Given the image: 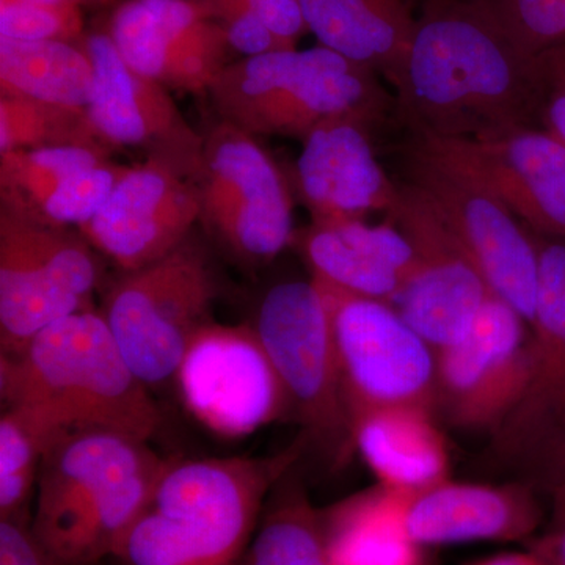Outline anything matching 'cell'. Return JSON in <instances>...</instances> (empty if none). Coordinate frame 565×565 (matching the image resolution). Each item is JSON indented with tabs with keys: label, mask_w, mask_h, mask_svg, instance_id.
<instances>
[{
	"label": "cell",
	"mask_w": 565,
	"mask_h": 565,
	"mask_svg": "<svg viewBox=\"0 0 565 565\" xmlns=\"http://www.w3.org/2000/svg\"><path fill=\"white\" fill-rule=\"evenodd\" d=\"M174 381L188 411L221 437H245L292 415L288 393L253 326L206 323Z\"/></svg>",
	"instance_id": "cell-10"
},
{
	"label": "cell",
	"mask_w": 565,
	"mask_h": 565,
	"mask_svg": "<svg viewBox=\"0 0 565 565\" xmlns=\"http://www.w3.org/2000/svg\"><path fill=\"white\" fill-rule=\"evenodd\" d=\"M411 182L437 207L490 291L531 326L539 285L533 234L478 182L416 151Z\"/></svg>",
	"instance_id": "cell-12"
},
{
	"label": "cell",
	"mask_w": 565,
	"mask_h": 565,
	"mask_svg": "<svg viewBox=\"0 0 565 565\" xmlns=\"http://www.w3.org/2000/svg\"><path fill=\"white\" fill-rule=\"evenodd\" d=\"M126 565H207L180 523L148 509L117 555Z\"/></svg>",
	"instance_id": "cell-33"
},
{
	"label": "cell",
	"mask_w": 565,
	"mask_h": 565,
	"mask_svg": "<svg viewBox=\"0 0 565 565\" xmlns=\"http://www.w3.org/2000/svg\"><path fill=\"white\" fill-rule=\"evenodd\" d=\"M95 74L76 41L0 39V96L87 109Z\"/></svg>",
	"instance_id": "cell-26"
},
{
	"label": "cell",
	"mask_w": 565,
	"mask_h": 565,
	"mask_svg": "<svg viewBox=\"0 0 565 565\" xmlns=\"http://www.w3.org/2000/svg\"><path fill=\"white\" fill-rule=\"evenodd\" d=\"M0 2L35 3V6L50 7V9L62 10V11L81 10V7L76 6V3L73 2V0H0Z\"/></svg>",
	"instance_id": "cell-43"
},
{
	"label": "cell",
	"mask_w": 565,
	"mask_h": 565,
	"mask_svg": "<svg viewBox=\"0 0 565 565\" xmlns=\"http://www.w3.org/2000/svg\"><path fill=\"white\" fill-rule=\"evenodd\" d=\"M76 6H79L81 9L84 7H88V9H103V7H110L114 3H117V0H73Z\"/></svg>",
	"instance_id": "cell-44"
},
{
	"label": "cell",
	"mask_w": 565,
	"mask_h": 565,
	"mask_svg": "<svg viewBox=\"0 0 565 565\" xmlns=\"http://www.w3.org/2000/svg\"><path fill=\"white\" fill-rule=\"evenodd\" d=\"M468 565H544L541 563L537 556L527 550L526 553H501V555H494L486 557V559L475 561V563Z\"/></svg>",
	"instance_id": "cell-42"
},
{
	"label": "cell",
	"mask_w": 565,
	"mask_h": 565,
	"mask_svg": "<svg viewBox=\"0 0 565 565\" xmlns=\"http://www.w3.org/2000/svg\"><path fill=\"white\" fill-rule=\"evenodd\" d=\"M66 429L32 407H7L0 418V520L31 522L43 457Z\"/></svg>",
	"instance_id": "cell-28"
},
{
	"label": "cell",
	"mask_w": 565,
	"mask_h": 565,
	"mask_svg": "<svg viewBox=\"0 0 565 565\" xmlns=\"http://www.w3.org/2000/svg\"><path fill=\"white\" fill-rule=\"evenodd\" d=\"M530 374V326L492 294L468 333L437 351L435 412L494 435L522 403Z\"/></svg>",
	"instance_id": "cell-11"
},
{
	"label": "cell",
	"mask_w": 565,
	"mask_h": 565,
	"mask_svg": "<svg viewBox=\"0 0 565 565\" xmlns=\"http://www.w3.org/2000/svg\"><path fill=\"white\" fill-rule=\"evenodd\" d=\"M530 552L544 565H565V520L555 530L531 539Z\"/></svg>",
	"instance_id": "cell-39"
},
{
	"label": "cell",
	"mask_w": 565,
	"mask_h": 565,
	"mask_svg": "<svg viewBox=\"0 0 565 565\" xmlns=\"http://www.w3.org/2000/svg\"><path fill=\"white\" fill-rule=\"evenodd\" d=\"M82 11H62L25 2H0V39L17 41H76L82 35Z\"/></svg>",
	"instance_id": "cell-35"
},
{
	"label": "cell",
	"mask_w": 565,
	"mask_h": 565,
	"mask_svg": "<svg viewBox=\"0 0 565 565\" xmlns=\"http://www.w3.org/2000/svg\"><path fill=\"white\" fill-rule=\"evenodd\" d=\"M0 565H70L52 555L35 534L31 522L0 520Z\"/></svg>",
	"instance_id": "cell-38"
},
{
	"label": "cell",
	"mask_w": 565,
	"mask_h": 565,
	"mask_svg": "<svg viewBox=\"0 0 565 565\" xmlns=\"http://www.w3.org/2000/svg\"><path fill=\"white\" fill-rule=\"evenodd\" d=\"M388 215L414 245L418 258L394 307L435 351L456 343L471 329L493 292L437 207L414 182L401 188L399 200Z\"/></svg>",
	"instance_id": "cell-13"
},
{
	"label": "cell",
	"mask_w": 565,
	"mask_h": 565,
	"mask_svg": "<svg viewBox=\"0 0 565 565\" xmlns=\"http://www.w3.org/2000/svg\"><path fill=\"white\" fill-rule=\"evenodd\" d=\"M84 47L95 84L87 111L93 129L107 148H140L196 178L204 137L178 109L169 88L147 79L128 65L109 33L93 32Z\"/></svg>",
	"instance_id": "cell-16"
},
{
	"label": "cell",
	"mask_w": 565,
	"mask_h": 565,
	"mask_svg": "<svg viewBox=\"0 0 565 565\" xmlns=\"http://www.w3.org/2000/svg\"><path fill=\"white\" fill-rule=\"evenodd\" d=\"M542 522L533 487L455 482L451 479L408 500L407 526L423 546L467 542L531 541Z\"/></svg>",
	"instance_id": "cell-19"
},
{
	"label": "cell",
	"mask_w": 565,
	"mask_h": 565,
	"mask_svg": "<svg viewBox=\"0 0 565 565\" xmlns=\"http://www.w3.org/2000/svg\"><path fill=\"white\" fill-rule=\"evenodd\" d=\"M355 451L377 478L396 492L418 494L449 479V452L435 412L392 407L353 424Z\"/></svg>",
	"instance_id": "cell-23"
},
{
	"label": "cell",
	"mask_w": 565,
	"mask_h": 565,
	"mask_svg": "<svg viewBox=\"0 0 565 565\" xmlns=\"http://www.w3.org/2000/svg\"><path fill=\"white\" fill-rule=\"evenodd\" d=\"M542 66H544L546 81L550 84V90L553 85L564 84L565 82V44L546 52L541 57Z\"/></svg>",
	"instance_id": "cell-41"
},
{
	"label": "cell",
	"mask_w": 565,
	"mask_h": 565,
	"mask_svg": "<svg viewBox=\"0 0 565 565\" xmlns=\"http://www.w3.org/2000/svg\"><path fill=\"white\" fill-rule=\"evenodd\" d=\"M6 407H32L63 429H102L148 441L161 412L126 362L102 311L51 323L22 351L0 353Z\"/></svg>",
	"instance_id": "cell-2"
},
{
	"label": "cell",
	"mask_w": 565,
	"mask_h": 565,
	"mask_svg": "<svg viewBox=\"0 0 565 565\" xmlns=\"http://www.w3.org/2000/svg\"><path fill=\"white\" fill-rule=\"evenodd\" d=\"M315 281L329 303L352 430L364 415L384 408L423 407L435 412L437 351L433 345L394 305Z\"/></svg>",
	"instance_id": "cell-7"
},
{
	"label": "cell",
	"mask_w": 565,
	"mask_h": 565,
	"mask_svg": "<svg viewBox=\"0 0 565 565\" xmlns=\"http://www.w3.org/2000/svg\"><path fill=\"white\" fill-rule=\"evenodd\" d=\"M367 115H343L303 137L292 180L313 223L364 221L370 212H392L397 188L382 169Z\"/></svg>",
	"instance_id": "cell-18"
},
{
	"label": "cell",
	"mask_w": 565,
	"mask_h": 565,
	"mask_svg": "<svg viewBox=\"0 0 565 565\" xmlns=\"http://www.w3.org/2000/svg\"><path fill=\"white\" fill-rule=\"evenodd\" d=\"M408 500L375 484L322 509L330 565H424L407 526Z\"/></svg>",
	"instance_id": "cell-25"
},
{
	"label": "cell",
	"mask_w": 565,
	"mask_h": 565,
	"mask_svg": "<svg viewBox=\"0 0 565 565\" xmlns=\"http://www.w3.org/2000/svg\"><path fill=\"white\" fill-rule=\"evenodd\" d=\"M215 22L225 31L230 50L243 54L244 57H256L297 47L296 44L280 39L266 22L248 11H233Z\"/></svg>",
	"instance_id": "cell-37"
},
{
	"label": "cell",
	"mask_w": 565,
	"mask_h": 565,
	"mask_svg": "<svg viewBox=\"0 0 565 565\" xmlns=\"http://www.w3.org/2000/svg\"><path fill=\"white\" fill-rule=\"evenodd\" d=\"M416 152L493 193L542 236L565 241V145L537 129L479 139L418 137Z\"/></svg>",
	"instance_id": "cell-14"
},
{
	"label": "cell",
	"mask_w": 565,
	"mask_h": 565,
	"mask_svg": "<svg viewBox=\"0 0 565 565\" xmlns=\"http://www.w3.org/2000/svg\"><path fill=\"white\" fill-rule=\"evenodd\" d=\"M535 244L539 285L530 326V382L522 403L493 435L494 451L504 459L565 411V241L541 234Z\"/></svg>",
	"instance_id": "cell-20"
},
{
	"label": "cell",
	"mask_w": 565,
	"mask_h": 565,
	"mask_svg": "<svg viewBox=\"0 0 565 565\" xmlns=\"http://www.w3.org/2000/svg\"><path fill=\"white\" fill-rule=\"evenodd\" d=\"M70 145H104L87 109L0 96V152Z\"/></svg>",
	"instance_id": "cell-30"
},
{
	"label": "cell",
	"mask_w": 565,
	"mask_h": 565,
	"mask_svg": "<svg viewBox=\"0 0 565 565\" xmlns=\"http://www.w3.org/2000/svg\"><path fill=\"white\" fill-rule=\"evenodd\" d=\"M393 85L418 137L448 139L527 128L550 93L541 58L475 0H429Z\"/></svg>",
	"instance_id": "cell-1"
},
{
	"label": "cell",
	"mask_w": 565,
	"mask_h": 565,
	"mask_svg": "<svg viewBox=\"0 0 565 565\" xmlns=\"http://www.w3.org/2000/svg\"><path fill=\"white\" fill-rule=\"evenodd\" d=\"M525 470L533 484L555 498L565 511V412L531 438L511 460Z\"/></svg>",
	"instance_id": "cell-34"
},
{
	"label": "cell",
	"mask_w": 565,
	"mask_h": 565,
	"mask_svg": "<svg viewBox=\"0 0 565 565\" xmlns=\"http://www.w3.org/2000/svg\"><path fill=\"white\" fill-rule=\"evenodd\" d=\"M109 159L110 148L104 145L0 152V210L28 215L74 173Z\"/></svg>",
	"instance_id": "cell-29"
},
{
	"label": "cell",
	"mask_w": 565,
	"mask_h": 565,
	"mask_svg": "<svg viewBox=\"0 0 565 565\" xmlns=\"http://www.w3.org/2000/svg\"><path fill=\"white\" fill-rule=\"evenodd\" d=\"M96 250L77 230L0 210V353L22 351L51 323L95 310Z\"/></svg>",
	"instance_id": "cell-8"
},
{
	"label": "cell",
	"mask_w": 565,
	"mask_h": 565,
	"mask_svg": "<svg viewBox=\"0 0 565 565\" xmlns=\"http://www.w3.org/2000/svg\"><path fill=\"white\" fill-rule=\"evenodd\" d=\"M217 282L202 244L188 237L159 262L121 273L102 315L145 385L174 379L195 334L212 321Z\"/></svg>",
	"instance_id": "cell-4"
},
{
	"label": "cell",
	"mask_w": 565,
	"mask_h": 565,
	"mask_svg": "<svg viewBox=\"0 0 565 565\" xmlns=\"http://www.w3.org/2000/svg\"><path fill=\"white\" fill-rule=\"evenodd\" d=\"M280 377L292 415L308 444L341 467L355 451L334 351L329 303L321 286L288 281L274 286L253 323Z\"/></svg>",
	"instance_id": "cell-5"
},
{
	"label": "cell",
	"mask_w": 565,
	"mask_h": 565,
	"mask_svg": "<svg viewBox=\"0 0 565 565\" xmlns=\"http://www.w3.org/2000/svg\"><path fill=\"white\" fill-rule=\"evenodd\" d=\"M199 221L196 178L163 159L147 158L129 166L102 210L77 232L129 273L180 247Z\"/></svg>",
	"instance_id": "cell-15"
},
{
	"label": "cell",
	"mask_w": 565,
	"mask_h": 565,
	"mask_svg": "<svg viewBox=\"0 0 565 565\" xmlns=\"http://www.w3.org/2000/svg\"><path fill=\"white\" fill-rule=\"evenodd\" d=\"M109 35L122 61L169 90L207 92L215 76L228 65L225 61L230 46L222 28L180 43L145 0L118 3Z\"/></svg>",
	"instance_id": "cell-22"
},
{
	"label": "cell",
	"mask_w": 565,
	"mask_h": 565,
	"mask_svg": "<svg viewBox=\"0 0 565 565\" xmlns=\"http://www.w3.org/2000/svg\"><path fill=\"white\" fill-rule=\"evenodd\" d=\"M196 188L199 222L234 262L263 266L292 243L291 188L252 134L217 122L203 140Z\"/></svg>",
	"instance_id": "cell-6"
},
{
	"label": "cell",
	"mask_w": 565,
	"mask_h": 565,
	"mask_svg": "<svg viewBox=\"0 0 565 565\" xmlns=\"http://www.w3.org/2000/svg\"><path fill=\"white\" fill-rule=\"evenodd\" d=\"M527 57L565 44V0H475Z\"/></svg>",
	"instance_id": "cell-32"
},
{
	"label": "cell",
	"mask_w": 565,
	"mask_h": 565,
	"mask_svg": "<svg viewBox=\"0 0 565 565\" xmlns=\"http://www.w3.org/2000/svg\"><path fill=\"white\" fill-rule=\"evenodd\" d=\"M239 565H330L322 509L315 508L292 470L267 498Z\"/></svg>",
	"instance_id": "cell-27"
},
{
	"label": "cell",
	"mask_w": 565,
	"mask_h": 565,
	"mask_svg": "<svg viewBox=\"0 0 565 565\" xmlns=\"http://www.w3.org/2000/svg\"><path fill=\"white\" fill-rule=\"evenodd\" d=\"M308 31L364 68L399 76L415 22L404 0H300Z\"/></svg>",
	"instance_id": "cell-24"
},
{
	"label": "cell",
	"mask_w": 565,
	"mask_h": 565,
	"mask_svg": "<svg viewBox=\"0 0 565 565\" xmlns=\"http://www.w3.org/2000/svg\"><path fill=\"white\" fill-rule=\"evenodd\" d=\"M128 169L129 166L109 159L81 170L63 181L46 199L41 200L35 210L22 217L57 228L77 230L102 210Z\"/></svg>",
	"instance_id": "cell-31"
},
{
	"label": "cell",
	"mask_w": 565,
	"mask_h": 565,
	"mask_svg": "<svg viewBox=\"0 0 565 565\" xmlns=\"http://www.w3.org/2000/svg\"><path fill=\"white\" fill-rule=\"evenodd\" d=\"M166 462L147 441L102 429L63 433L41 462L32 531L57 556L82 516L134 475Z\"/></svg>",
	"instance_id": "cell-17"
},
{
	"label": "cell",
	"mask_w": 565,
	"mask_h": 565,
	"mask_svg": "<svg viewBox=\"0 0 565 565\" xmlns=\"http://www.w3.org/2000/svg\"><path fill=\"white\" fill-rule=\"evenodd\" d=\"M542 120L545 122V131L565 145V82L553 85L542 109Z\"/></svg>",
	"instance_id": "cell-40"
},
{
	"label": "cell",
	"mask_w": 565,
	"mask_h": 565,
	"mask_svg": "<svg viewBox=\"0 0 565 565\" xmlns=\"http://www.w3.org/2000/svg\"><path fill=\"white\" fill-rule=\"evenodd\" d=\"M311 278L340 291L396 302L414 275V245L396 225L313 223L300 234Z\"/></svg>",
	"instance_id": "cell-21"
},
{
	"label": "cell",
	"mask_w": 565,
	"mask_h": 565,
	"mask_svg": "<svg viewBox=\"0 0 565 565\" xmlns=\"http://www.w3.org/2000/svg\"><path fill=\"white\" fill-rule=\"evenodd\" d=\"M207 93L221 120L255 137L303 139L330 118L373 117L382 104L373 71L323 46L228 63Z\"/></svg>",
	"instance_id": "cell-3"
},
{
	"label": "cell",
	"mask_w": 565,
	"mask_h": 565,
	"mask_svg": "<svg viewBox=\"0 0 565 565\" xmlns=\"http://www.w3.org/2000/svg\"><path fill=\"white\" fill-rule=\"evenodd\" d=\"M307 446L302 434L274 456L170 462L151 509L180 523L207 565H239L267 498Z\"/></svg>",
	"instance_id": "cell-9"
},
{
	"label": "cell",
	"mask_w": 565,
	"mask_h": 565,
	"mask_svg": "<svg viewBox=\"0 0 565 565\" xmlns=\"http://www.w3.org/2000/svg\"><path fill=\"white\" fill-rule=\"evenodd\" d=\"M207 20L218 21L233 11H248L266 22L280 39L297 44L308 32L300 0H192Z\"/></svg>",
	"instance_id": "cell-36"
}]
</instances>
